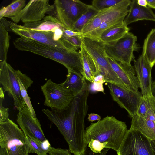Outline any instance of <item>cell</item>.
<instances>
[{
	"mask_svg": "<svg viewBox=\"0 0 155 155\" xmlns=\"http://www.w3.org/2000/svg\"><path fill=\"white\" fill-rule=\"evenodd\" d=\"M136 114L155 121V98L152 95L143 97L138 106Z\"/></svg>",
	"mask_w": 155,
	"mask_h": 155,
	"instance_id": "26",
	"label": "cell"
},
{
	"mask_svg": "<svg viewBox=\"0 0 155 155\" xmlns=\"http://www.w3.org/2000/svg\"><path fill=\"white\" fill-rule=\"evenodd\" d=\"M142 55L153 67L155 64V28L151 30L144 40Z\"/></svg>",
	"mask_w": 155,
	"mask_h": 155,
	"instance_id": "27",
	"label": "cell"
},
{
	"mask_svg": "<svg viewBox=\"0 0 155 155\" xmlns=\"http://www.w3.org/2000/svg\"><path fill=\"white\" fill-rule=\"evenodd\" d=\"M150 142L152 147L155 152V140H150Z\"/></svg>",
	"mask_w": 155,
	"mask_h": 155,
	"instance_id": "43",
	"label": "cell"
},
{
	"mask_svg": "<svg viewBox=\"0 0 155 155\" xmlns=\"http://www.w3.org/2000/svg\"><path fill=\"white\" fill-rule=\"evenodd\" d=\"M132 119L130 129L138 131L150 140H155V121L136 114Z\"/></svg>",
	"mask_w": 155,
	"mask_h": 155,
	"instance_id": "19",
	"label": "cell"
},
{
	"mask_svg": "<svg viewBox=\"0 0 155 155\" xmlns=\"http://www.w3.org/2000/svg\"><path fill=\"white\" fill-rule=\"evenodd\" d=\"M64 38L73 46L78 48H80L82 43V38L80 36L68 37L63 35Z\"/></svg>",
	"mask_w": 155,
	"mask_h": 155,
	"instance_id": "33",
	"label": "cell"
},
{
	"mask_svg": "<svg viewBox=\"0 0 155 155\" xmlns=\"http://www.w3.org/2000/svg\"><path fill=\"white\" fill-rule=\"evenodd\" d=\"M20 51L33 53L53 60L83 76L84 71L80 51H74L45 44L32 39L20 37L13 41Z\"/></svg>",
	"mask_w": 155,
	"mask_h": 155,
	"instance_id": "3",
	"label": "cell"
},
{
	"mask_svg": "<svg viewBox=\"0 0 155 155\" xmlns=\"http://www.w3.org/2000/svg\"><path fill=\"white\" fill-rule=\"evenodd\" d=\"M0 83L4 92H7L13 99L17 109L23 107L25 103L21 95L16 70L7 61L0 63Z\"/></svg>",
	"mask_w": 155,
	"mask_h": 155,
	"instance_id": "12",
	"label": "cell"
},
{
	"mask_svg": "<svg viewBox=\"0 0 155 155\" xmlns=\"http://www.w3.org/2000/svg\"><path fill=\"white\" fill-rule=\"evenodd\" d=\"M49 155H71L69 150L51 147L48 152Z\"/></svg>",
	"mask_w": 155,
	"mask_h": 155,
	"instance_id": "35",
	"label": "cell"
},
{
	"mask_svg": "<svg viewBox=\"0 0 155 155\" xmlns=\"http://www.w3.org/2000/svg\"><path fill=\"white\" fill-rule=\"evenodd\" d=\"M107 59L114 71L126 86L138 91L140 86L134 66L117 62L108 56Z\"/></svg>",
	"mask_w": 155,
	"mask_h": 155,
	"instance_id": "17",
	"label": "cell"
},
{
	"mask_svg": "<svg viewBox=\"0 0 155 155\" xmlns=\"http://www.w3.org/2000/svg\"><path fill=\"white\" fill-rule=\"evenodd\" d=\"M48 0H31L15 16L11 18L17 23L21 21L24 24L35 22L42 20L46 14L54 9Z\"/></svg>",
	"mask_w": 155,
	"mask_h": 155,
	"instance_id": "13",
	"label": "cell"
},
{
	"mask_svg": "<svg viewBox=\"0 0 155 155\" xmlns=\"http://www.w3.org/2000/svg\"><path fill=\"white\" fill-rule=\"evenodd\" d=\"M129 11L124 21L126 25L139 20H147L155 22V14L151 8L148 6L143 7L139 5L137 0L131 1Z\"/></svg>",
	"mask_w": 155,
	"mask_h": 155,
	"instance_id": "18",
	"label": "cell"
},
{
	"mask_svg": "<svg viewBox=\"0 0 155 155\" xmlns=\"http://www.w3.org/2000/svg\"><path fill=\"white\" fill-rule=\"evenodd\" d=\"M26 137L29 145L30 153H34L37 155H47L52 147L47 139L41 142L31 137Z\"/></svg>",
	"mask_w": 155,
	"mask_h": 155,
	"instance_id": "29",
	"label": "cell"
},
{
	"mask_svg": "<svg viewBox=\"0 0 155 155\" xmlns=\"http://www.w3.org/2000/svg\"><path fill=\"white\" fill-rule=\"evenodd\" d=\"M41 89L45 97L44 105L52 110L62 111L66 109L75 97L71 91L51 79L41 86Z\"/></svg>",
	"mask_w": 155,
	"mask_h": 155,
	"instance_id": "8",
	"label": "cell"
},
{
	"mask_svg": "<svg viewBox=\"0 0 155 155\" xmlns=\"http://www.w3.org/2000/svg\"><path fill=\"white\" fill-rule=\"evenodd\" d=\"M107 83L113 100L121 107L125 109L131 117L136 114L138 106L143 97L141 93L127 87Z\"/></svg>",
	"mask_w": 155,
	"mask_h": 155,
	"instance_id": "11",
	"label": "cell"
},
{
	"mask_svg": "<svg viewBox=\"0 0 155 155\" xmlns=\"http://www.w3.org/2000/svg\"><path fill=\"white\" fill-rule=\"evenodd\" d=\"M124 23L113 26L103 32L97 39L104 45L115 44L130 30Z\"/></svg>",
	"mask_w": 155,
	"mask_h": 155,
	"instance_id": "20",
	"label": "cell"
},
{
	"mask_svg": "<svg viewBox=\"0 0 155 155\" xmlns=\"http://www.w3.org/2000/svg\"><path fill=\"white\" fill-rule=\"evenodd\" d=\"M3 99H4L0 98V123L5 122L9 118V108L5 107L2 106V102Z\"/></svg>",
	"mask_w": 155,
	"mask_h": 155,
	"instance_id": "34",
	"label": "cell"
},
{
	"mask_svg": "<svg viewBox=\"0 0 155 155\" xmlns=\"http://www.w3.org/2000/svg\"><path fill=\"white\" fill-rule=\"evenodd\" d=\"M137 41V36L129 32L115 44L105 45L106 54L117 62L131 65V61L135 58L134 52H138L140 48Z\"/></svg>",
	"mask_w": 155,
	"mask_h": 155,
	"instance_id": "9",
	"label": "cell"
},
{
	"mask_svg": "<svg viewBox=\"0 0 155 155\" xmlns=\"http://www.w3.org/2000/svg\"><path fill=\"white\" fill-rule=\"evenodd\" d=\"M110 149L109 148H104L100 153H95L92 151L89 148H87L85 155H106Z\"/></svg>",
	"mask_w": 155,
	"mask_h": 155,
	"instance_id": "37",
	"label": "cell"
},
{
	"mask_svg": "<svg viewBox=\"0 0 155 155\" xmlns=\"http://www.w3.org/2000/svg\"><path fill=\"white\" fill-rule=\"evenodd\" d=\"M4 25L7 30L12 31L20 37L31 39L41 43L69 50L75 51L77 50L76 47L63 37V31L65 29H60L56 32L33 30L6 19Z\"/></svg>",
	"mask_w": 155,
	"mask_h": 155,
	"instance_id": "5",
	"label": "cell"
},
{
	"mask_svg": "<svg viewBox=\"0 0 155 155\" xmlns=\"http://www.w3.org/2000/svg\"><path fill=\"white\" fill-rule=\"evenodd\" d=\"M68 70L67 78L61 84L64 88L71 91L75 97L85 89L88 84L81 74L71 70Z\"/></svg>",
	"mask_w": 155,
	"mask_h": 155,
	"instance_id": "23",
	"label": "cell"
},
{
	"mask_svg": "<svg viewBox=\"0 0 155 155\" xmlns=\"http://www.w3.org/2000/svg\"><path fill=\"white\" fill-rule=\"evenodd\" d=\"M150 89L151 95L155 98V80L152 81Z\"/></svg>",
	"mask_w": 155,
	"mask_h": 155,
	"instance_id": "40",
	"label": "cell"
},
{
	"mask_svg": "<svg viewBox=\"0 0 155 155\" xmlns=\"http://www.w3.org/2000/svg\"><path fill=\"white\" fill-rule=\"evenodd\" d=\"M99 11L91 5H89L87 11L75 22L70 30L81 32L86 25Z\"/></svg>",
	"mask_w": 155,
	"mask_h": 155,
	"instance_id": "30",
	"label": "cell"
},
{
	"mask_svg": "<svg viewBox=\"0 0 155 155\" xmlns=\"http://www.w3.org/2000/svg\"><path fill=\"white\" fill-rule=\"evenodd\" d=\"M117 155H155L150 140L138 131H128Z\"/></svg>",
	"mask_w": 155,
	"mask_h": 155,
	"instance_id": "10",
	"label": "cell"
},
{
	"mask_svg": "<svg viewBox=\"0 0 155 155\" xmlns=\"http://www.w3.org/2000/svg\"><path fill=\"white\" fill-rule=\"evenodd\" d=\"M16 121L26 137H30L41 142L47 139L39 121L34 118L27 105L19 109Z\"/></svg>",
	"mask_w": 155,
	"mask_h": 155,
	"instance_id": "14",
	"label": "cell"
},
{
	"mask_svg": "<svg viewBox=\"0 0 155 155\" xmlns=\"http://www.w3.org/2000/svg\"><path fill=\"white\" fill-rule=\"evenodd\" d=\"M21 95L25 104L30 110L33 116L36 118V114L28 96L27 90L33 83V81L28 76L22 73L19 70H16Z\"/></svg>",
	"mask_w": 155,
	"mask_h": 155,
	"instance_id": "25",
	"label": "cell"
},
{
	"mask_svg": "<svg viewBox=\"0 0 155 155\" xmlns=\"http://www.w3.org/2000/svg\"><path fill=\"white\" fill-rule=\"evenodd\" d=\"M131 1L130 0H121L112 7L99 11L88 22L81 31L83 37L97 28L102 23L109 18L129 8Z\"/></svg>",
	"mask_w": 155,
	"mask_h": 155,
	"instance_id": "16",
	"label": "cell"
},
{
	"mask_svg": "<svg viewBox=\"0 0 155 155\" xmlns=\"http://www.w3.org/2000/svg\"><path fill=\"white\" fill-rule=\"evenodd\" d=\"M80 49L84 77L86 80L93 83L98 75L97 66L94 59L85 48L82 42Z\"/></svg>",
	"mask_w": 155,
	"mask_h": 155,
	"instance_id": "24",
	"label": "cell"
},
{
	"mask_svg": "<svg viewBox=\"0 0 155 155\" xmlns=\"http://www.w3.org/2000/svg\"><path fill=\"white\" fill-rule=\"evenodd\" d=\"M129 11L127 8L102 23L97 28L84 37L97 39L105 31L115 25L124 23V20Z\"/></svg>",
	"mask_w": 155,
	"mask_h": 155,
	"instance_id": "22",
	"label": "cell"
},
{
	"mask_svg": "<svg viewBox=\"0 0 155 155\" xmlns=\"http://www.w3.org/2000/svg\"><path fill=\"white\" fill-rule=\"evenodd\" d=\"M0 155H29L28 140L18 125L9 118L0 123Z\"/></svg>",
	"mask_w": 155,
	"mask_h": 155,
	"instance_id": "4",
	"label": "cell"
},
{
	"mask_svg": "<svg viewBox=\"0 0 155 155\" xmlns=\"http://www.w3.org/2000/svg\"><path fill=\"white\" fill-rule=\"evenodd\" d=\"M147 1L148 6L150 8H153L155 9V0H147Z\"/></svg>",
	"mask_w": 155,
	"mask_h": 155,
	"instance_id": "41",
	"label": "cell"
},
{
	"mask_svg": "<svg viewBox=\"0 0 155 155\" xmlns=\"http://www.w3.org/2000/svg\"><path fill=\"white\" fill-rule=\"evenodd\" d=\"M128 130L125 123L113 116H107L86 128V142L94 152L100 153L109 148L117 154Z\"/></svg>",
	"mask_w": 155,
	"mask_h": 155,
	"instance_id": "2",
	"label": "cell"
},
{
	"mask_svg": "<svg viewBox=\"0 0 155 155\" xmlns=\"http://www.w3.org/2000/svg\"><path fill=\"white\" fill-rule=\"evenodd\" d=\"M87 118L88 121L89 122H93L95 121H99L101 119V117L98 114L91 113L88 114Z\"/></svg>",
	"mask_w": 155,
	"mask_h": 155,
	"instance_id": "39",
	"label": "cell"
},
{
	"mask_svg": "<svg viewBox=\"0 0 155 155\" xmlns=\"http://www.w3.org/2000/svg\"><path fill=\"white\" fill-rule=\"evenodd\" d=\"M63 35L68 37H71L74 36L83 37L82 34L81 32H76L66 29L64 30Z\"/></svg>",
	"mask_w": 155,
	"mask_h": 155,
	"instance_id": "36",
	"label": "cell"
},
{
	"mask_svg": "<svg viewBox=\"0 0 155 155\" xmlns=\"http://www.w3.org/2000/svg\"><path fill=\"white\" fill-rule=\"evenodd\" d=\"M121 0H93L91 5L99 11L112 7Z\"/></svg>",
	"mask_w": 155,
	"mask_h": 155,
	"instance_id": "32",
	"label": "cell"
},
{
	"mask_svg": "<svg viewBox=\"0 0 155 155\" xmlns=\"http://www.w3.org/2000/svg\"><path fill=\"white\" fill-rule=\"evenodd\" d=\"M90 91L88 84L75 97L68 107L62 111L43 109L42 112L63 135L74 155H85L87 148L84 119L88 110Z\"/></svg>",
	"mask_w": 155,
	"mask_h": 155,
	"instance_id": "1",
	"label": "cell"
},
{
	"mask_svg": "<svg viewBox=\"0 0 155 155\" xmlns=\"http://www.w3.org/2000/svg\"><path fill=\"white\" fill-rule=\"evenodd\" d=\"M10 36L6 29L0 23V63L7 61L10 45Z\"/></svg>",
	"mask_w": 155,
	"mask_h": 155,
	"instance_id": "31",
	"label": "cell"
},
{
	"mask_svg": "<svg viewBox=\"0 0 155 155\" xmlns=\"http://www.w3.org/2000/svg\"><path fill=\"white\" fill-rule=\"evenodd\" d=\"M54 9L48 14L65 29L70 30L87 11L89 5L78 0H55Z\"/></svg>",
	"mask_w": 155,
	"mask_h": 155,
	"instance_id": "7",
	"label": "cell"
},
{
	"mask_svg": "<svg viewBox=\"0 0 155 155\" xmlns=\"http://www.w3.org/2000/svg\"><path fill=\"white\" fill-rule=\"evenodd\" d=\"M93 84L92 88L95 91L104 93L103 85V83L100 82H94Z\"/></svg>",
	"mask_w": 155,
	"mask_h": 155,
	"instance_id": "38",
	"label": "cell"
},
{
	"mask_svg": "<svg viewBox=\"0 0 155 155\" xmlns=\"http://www.w3.org/2000/svg\"><path fill=\"white\" fill-rule=\"evenodd\" d=\"M134 67L140 83L141 93L143 97L151 96V72L152 67L141 54L137 60L134 59Z\"/></svg>",
	"mask_w": 155,
	"mask_h": 155,
	"instance_id": "15",
	"label": "cell"
},
{
	"mask_svg": "<svg viewBox=\"0 0 155 155\" xmlns=\"http://www.w3.org/2000/svg\"><path fill=\"white\" fill-rule=\"evenodd\" d=\"M25 0H14L7 6L2 7L0 10V19L15 16L25 7Z\"/></svg>",
	"mask_w": 155,
	"mask_h": 155,
	"instance_id": "28",
	"label": "cell"
},
{
	"mask_svg": "<svg viewBox=\"0 0 155 155\" xmlns=\"http://www.w3.org/2000/svg\"><path fill=\"white\" fill-rule=\"evenodd\" d=\"M82 42L85 48L95 62L98 75L103 76L105 82L127 87L110 64L106 53L105 45L98 40L85 37L82 38Z\"/></svg>",
	"mask_w": 155,
	"mask_h": 155,
	"instance_id": "6",
	"label": "cell"
},
{
	"mask_svg": "<svg viewBox=\"0 0 155 155\" xmlns=\"http://www.w3.org/2000/svg\"><path fill=\"white\" fill-rule=\"evenodd\" d=\"M22 26L30 30L44 32H56L65 29L54 17L50 15L45 16L40 21L24 24Z\"/></svg>",
	"mask_w": 155,
	"mask_h": 155,
	"instance_id": "21",
	"label": "cell"
},
{
	"mask_svg": "<svg viewBox=\"0 0 155 155\" xmlns=\"http://www.w3.org/2000/svg\"><path fill=\"white\" fill-rule=\"evenodd\" d=\"M137 3L140 6L146 7L147 6V0H137Z\"/></svg>",
	"mask_w": 155,
	"mask_h": 155,
	"instance_id": "42",
	"label": "cell"
}]
</instances>
